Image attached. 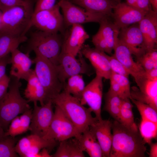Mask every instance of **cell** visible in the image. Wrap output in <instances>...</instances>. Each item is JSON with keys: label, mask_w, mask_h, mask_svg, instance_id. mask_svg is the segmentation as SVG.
Instances as JSON below:
<instances>
[{"label": "cell", "mask_w": 157, "mask_h": 157, "mask_svg": "<svg viewBox=\"0 0 157 157\" xmlns=\"http://www.w3.org/2000/svg\"><path fill=\"white\" fill-rule=\"evenodd\" d=\"M109 157H145L147 147L138 128L127 127L115 120Z\"/></svg>", "instance_id": "obj_1"}, {"label": "cell", "mask_w": 157, "mask_h": 157, "mask_svg": "<svg viewBox=\"0 0 157 157\" xmlns=\"http://www.w3.org/2000/svg\"><path fill=\"white\" fill-rule=\"evenodd\" d=\"M51 101L62 110L80 134L97 120L92 116V111L89 108L85 107L78 99L63 91Z\"/></svg>", "instance_id": "obj_2"}, {"label": "cell", "mask_w": 157, "mask_h": 157, "mask_svg": "<svg viewBox=\"0 0 157 157\" xmlns=\"http://www.w3.org/2000/svg\"><path fill=\"white\" fill-rule=\"evenodd\" d=\"M20 80L11 76L8 91L0 98V123L5 132L12 120L31 108L28 101L20 94Z\"/></svg>", "instance_id": "obj_3"}, {"label": "cell", "mask_w": 157, "mask_h": 157, "mask_svg": "<svg viewBox=\"0 0 157 157\" xmlns=\"http://www.w3.org/2000/svg\"><path fill=\"white\" fill-rule=\"evenodd\" d=\"M27 41L26 53L33 51L57 65L64 41L58 33L38 30L32 33Z\"/></svg>", "instance_id": "obj_4"}, {"label": "cell", "mask_w": 157, "mask_h": 157, "mask_svg": "<svg viewBox=\"0 0 157 157\" xmlns=\"http://www.w3.org/2000/svg\"><path fill=\"white\" fill-rule=\"evenodd\" d=\"M33 60L35 74L44 88L47 102L52 100L63 90L64 84L58 76L56 65L48 59L37 54Z\"/></svg>", "instance_id": "obj_5"}, {"label": "cell", "mask_w": 157, "mask_h": 157, "mask_svg": "<svg viewBox=\"0 0 157 157\" xmlns=\"http://www.w3.org/2000/svg\"><path fill=\"white\" fill-rule=\"evenodd\" d=\"M33 11V5L7 8L3 12V26L1 32L17 35H25L30 28V25Z\"/></svg>", "instance_id": "obj_6"}, {"label": "cell", "mask_w": 157, "mask_h": 157, "mask_svg": "<svg viewBox=\"0 0 157 157\" xmlns=\"http://www.w3.org/2000/svg\"><path fill=\"white\" fill-rule=\"evenodd\" d=\"M58 3L63 12L64 24L67 26L89 22L99 23L104 19L110 16L88 11L76 5L70 0H60Z\"/></svg>", "instance_id": "obj_7"}, {"label": "cell", "mask_w": 157, "mask_h": 157, "mask_svg": "<svg viewBox=\"0 0 157 157\" xmlns=\"http://www.w3.org/2000/svg\"><path fill=\"white\" fill-rule=\"evenodd\" d=\"M76 58L73 55L61 51L56 67L59 79L64 84L70 76L77 74H91L90 67L81 51Z\"/></svg>", "instance_id": "obj_8"}, {"label": "cell", "mask_w": 157, "mask_h": 157, "mask_svg": "<svg viewBox=\"0 0 157 157\" xmlns=\"http://www.w3.org/2000/svg\"><path fill=\"white\" fill-rule=\"evenodd\" d=\"M53 117L45 134L47 139L59 142L76 138L80 134L76 128L62 110L55 106Z\"/></svg>", "instance_id": "obj_9"}, {"label": "cell", "mask_w": 157, "mask_h": 157, "mask_svg": "<svg viewBox=\"0 0 157 157\" xmlns=\"http://www.w3.org/2000/svg\"><path fill=\"white\" fill-rule=\"evenodd\" d=\"M58 3L51 8L33 13L30 25L38 30L51 33H58L62 30L64 24L63 15Z\"/></svg>", "instance_id": "obj_10"}, {"label": "cell", "mask_w": 157, "mask_h": 157, "mask_svg": "<svg viewBox=\"0 0 157 157\" xmlns=\"http://www.w3.org/2000/svg\"><path fill=\"white\" fill-rule=\"evenodd\" d=\"M103 79L101 76L96 74L95 77L85 85L80 100L82 104L89 106L98 120L102 119L101 107L103 97Z\"/></svg>", "instance_id": "obj_11"}, {"label": "cell", "mask_w": 157, "mask_h": 157, "mask_svg": "<svg viewBox=\"0 0 157 157\" xmlns=\"http://www.w3.org/2000/svg\"><path fill=\"white\" fill-rule=\"evenodd\" d=\"M32 117L29 129L31 134L43 137L47 132L53 119L54 112L53 103L49 100L43 105L33 102Z\"/></svg>", "instance_id": "obj_12"}, {"label": "cell", "mask_w": 157, "mask_h": 157, "mask_svg": "<svg viewBox=\"0 0 157 157\" xmlns=\"http://www.w3.org/2000/svg\"><path fill=\"white\" fill-rule=\"evenodd\" d=\"M57 142L31 134L20 139L15 145V149L20 157H39V153L41 150L53 149L56 145Z\"/></svg>", "instance_id": "obj_13"}, {"label": "cell", "mask_w": 157, "mask_h": 157, "mask_svg": "<svg viewBox=\"0 0 157 157\" xmlns=\"http://www.w3.org/2000/svg\"><path fill=\"white\" fill-rule=\"evenodd\" d=\"M113 50V55L126 68L139 86L146 79L145 70L138 62L133 60L129 50L119 38Z\"/></svg>", "instance_id": "obj_14"}, {"label": "cell", "mask_w": 157, "mask_h": 157, "mask_svg": "<svg viewBox=\"0 0 157 157\" xmlns=\"http://www.w3.org/2000/svg\"><path fill=\"white\" fill-rule=\"evenodd\" d=\"M147 13L125 2L117 3L114 6L111 17L115 24L120 29L138 23Z\"/></svg>", "instance_id": "obj_15"}, {"label": "cell", "mask_w": 157, "mask_h": 157, "mask_svg": "<svg viewBox=\"0 0 157 157\" xmlns=\"http://www.w3.org/2000/svg\"><path fill=\"white\" fill-rule=\"evenodd\" d=\"M118 38L136 58L146 51L143 37L138 23L121 28Z\"/></svg>", "instance_id": "obj_16"}, {"label": "cell", "mask_w": 157, "mask_h": 157, "mask_svg": "<svg viewBox=\"0 0 157 157\" xmlns=\"http://www.w3.org/2000/svg\"><path fill=\"white\" fill-rule=\"evenodd\" d=\"M81 52L83 57L89 61L95 70L96 74L109 79L112 71L106 53L88 45H84Z\"/></svg>", "instance_id": "obj_17"}, {"label": "cell", "mask_w": 157, "mask_h": 157, "mask_svg": "<svg viewBox=\"0 0 157 157\" xmlns=\"http://www.w3.org/2000/svg\"><path fill=\"white\" fill-rule=\"evenodd\" d=\"M11 53V76L19 80L24 79L27 81L33 70L31 68L33 64V60L30 58L29 54L24 53L17 49Z\"/></svg>", "instance_id": "obj_18"}, {"label": "cell", "mask_w": 157, "mask_h": 157, "mask_svg": "<svg viewBox=\"0 0 157 157\" xmlns=\"http://www.w3.org/2000/svg\"><path fill=\"white\" fill-rule=\"evenodd\" d=\"M112 123L109 120H97L89 127L98 142L103 157H109L113 135L111 132Z\"/></svg>", "instance_id": "obj_19"}, {"label": "cell", "mask_w": 157, "mask_h": 157, "mask_svg": "<svg viewBox=\"0 0 157 157\" xmlns=\"http://www.w3.org/2000/svg\"><path fill=\"white\" fill-rule=\"evenodd\" d=\"M146 51L156 48L157 44V13H147L138 23Z\"/></svg>", "instance_id": "obj_20"}, {"label": "cell", "mask_w": 157, "mask_h": 157, "mask_svg": "<svg viewBox=\"0 0 157 157\" xmlns=\"http://www.w3.org/2000/svg\"><path fill=\"white\" fill-rule=\"evenodd\" d=\"M131 88V98L147 104L157 111V80L145 79L138 86Z\"/></svg>", "instance_id": "obj_21"}, {"label": "cell", "mask_w": 157, "mask_h": 157, "mask_svg": "<svg viewBox=\"0 0 157 157\" xmlns=\"http://www.w3.org/2000/svg\"><path fill=\"white\" fill-rule=\"evenodd\" d=\"M71 26L69 34L63 41L62 50L76 57L89 36L81 24Z\"/></svg>", "instance_id": "obj_22"}, {"label": "cell", "mask_w": 157, "mask_h": 157, "mask_svg": "<svg viewBox=\"0 0 157 157\" xmlns=\"http://www.w3.org/2000/svg\"><path fill=\"white\" fill-rule=\"evenodd\" d=\"M74 139L81 150L86 152L90 157H103L101 147L89 129Z\"/></svg>", "instance_id": "obj_23"}, {"label": "cell", "mask_w": 157, "mask_h": 157, "mask_svg": "<svg viewBox=\"0 0 157 157\" xmlns=\"http://www.w3.org/2000/svg\"><path fill=\"white\" fill-rule=\"evenodd\" d=\"M27 81V86L24 91L25 97L28 102L39 101L41 105H43L47 102L46 93L34 69Z\"/></svg>", "instance_id": "obj_24"}, {"label": "cell", "mask_w": 157, "mask_h": 157, "mask_svg": "<svg viewBox=\"0 0 157 157\" xmlns=\"http://www.w3.org/2000/svg\"><path fill=\"white\" fill-rule=\"evenodd\" d=\"M111 17H107L99 23V28L96 34L101 36L106 42L112 53L118 39L120 29L113 20H110Z\"/></svg>", "instance_id": "obj_25"}, {"label": "cell", "mask_w": 157, "mask_h": 157, "mask_svg": "<svg viewBox=\"0 0 157 157\" xmlns=\"http://www.w3.org/2000/svg\"><path fill=\"white\" fill-rule=\"evenodd\" d=\"M74 3L94 13H104L110 16L116 3L112 0H71Z\"/></svg>", "instance_id": "obj_26"}, {"label": "cell", "mask_w": 157, "mask_h": 157, "mask_svg": "<svg viewBox=\"0 0 157 157\" xmlns=\"http://www.w3.org/2000/svg\"><path fill=\"white\" fill-rule=\"evenodd\" d=\"M25 35H19L5 32H0V59L17 49L21 44L27 41Z\"/></svg>", "instance_id": "obj_27"}, {"label": "cell", "mask_w": 157, "mask_h": 157, "mask_svg": "<svg viewBox=\"0 0 157 157\" xmlns=\"http://www.w3.org/2000/svg\"><path fill=\"white\" fill-rule=\"evenodd\" d=\"M60 142L53 157H84L85 156L79 149L74 139Z\"/></svg>", "instance_id": "obj_28"}, {"label": "cell", "mask_w": 157, "mask_h": 157, "mask_svg": "<svg viewBox=\"0 0 157 157\" xmlns=\"http://www.w3.org/2000/svg\"><path fill=\"white\" fill-rule=\"evenodd\" d=\"M85 85L82 74L69 77L65 84L63 91L72 95L79 101Z\"/></svg>", "instance_id": "obj_29"}, {"label": "cell", "mask_w": 157, "mask_h": 157, "mask_svg": "<svg viewBox=\"0 0 157 157\" xmlns=\"http://www.w3.org/2000/svg\"><path fill=\"white\" fill-rule=\"evenodd\" d=\"M123 99L108 90L105 94L104 110L118 122Z\"/></svg>", "instance_id": "obj_30"}, {"label": "cell", "mask_w": 157, "mask_h": 157, "mask_svg": "<svg viewBox=\"0 0 157 157\" xmlns=\"http://www.w3.org/2000/svg\"><path fill=\"white\" fill-rule=\"evenodd\" d=\"M133 106L129 98L123 99L120 110L119 122L131 128L137 129L132 110Z\"/></svg>", "instance_id": "obj_31"}, {"label": "cell", "mask_w": 157, "mask_h": 157, "mask_svg": "<svg viewBox=\"0 0 157 157\" xmlns=\"http://www.w3.org/2000/svg\"><path fill=\"white\" fill-rule=\"evenodd\" d=\"M139 129L140 134L145 143L150 144L152 140L157 138V124L141 119Z\"/></svg>", "instance_id": "obj_32"}, {"label": "cell", "mask_w": 157, "mask_h": 157, "mask_svg": "<svg viewBox=\"0 0 157 157\" xmlns=\"http://www.w3.org/2000/svg\"><path fill=\"white\" fill-rule=\"evenodd\" d=\"M138 62L145 71L157 68V51L155 49L146 51L140 56L136 58Z\"/></svg>", "instance_id": "obj_33"}, {"label": "cell", "mask_w": 157, "mask_h": 157, "mask_svg": "<svg viewBox=\"0 0 157 157\" xmlns=\"http://www.w3.org/2000/svg\"><path fill=\"white\" fill-rule=\"evenodd\" d=\"M130 100L136 106L141 119L157 124V111L147 104L133 99Z\"/></svg>", "instance_id": "obj_34"}, {"label": "cell", "mask_w": 157, "mask_h": 157, "mask_svg": "<svg viewBox=\"0 0 157 157\" xmlns=\"http://www.w3.org/2000/svg\"><path fill=\"white\" fill-rule=\"evenodd\" d=\"M16 140L14 137H6L0 141V157H15L18 155L15 147Z\"/></svg>", "instance_id": "obj_35"}, {"label": "cell", "mask_w": 157, "mask_h": 157, "mask_svg": "<svg viewBox=\"0 0 157 157\" xmlns=\"http://www.w3.org/2000/svg\"><path fill=\"white\" fill-rule=\"evenodd\" d=\"M110 78L118 83L121 88L126 98L130 99L131 88L128 77L112 72Z\"/></svg>", "instance_id": "obj_36"}, {"label": "cell", "mask_w": 157, "mask_h": 157, "mask_svg": "<svg viewBox=\"0 0 157 157\" xmlns=\"http://www.w3.org/2000/svg\"><path fill=\"white\" fill-rule=\"evenodd\" d=\"M107 57L112 72L128 77H129L130 75L129 71L113 54L111 56L107 55Z\"/></svg>", "instance_id": "obj_37"}, {"label": "cell", "mask_w": 157, "mask_h": 157, "mask_svg": "<svg viewBox=\"0 0 157 157\" xmlns=\"http://www.w3.org/2000/svg\"><path fill=\"white\" fill-rule=\"evenodd\" d=\"M32 110L31 108L28 109L19 116L20 124V134L25 133L29 130L31 121Z\"/></svg>", "instance_id": "obj_38"}, {"label": "cell", "mask_w": 157, "mask_h": 157, "mask_svg": "<svg viewBox=\"0 0 157 157\" xmlns=\"http://www.w3.org/2000/svg\"><path fill=\"white\" fill-rule=\"evenodd\" d=\"M20 128L19 116H17L11 122L7 130L5 132V137L10 136L14 137L20 135Z\"/></svg>", "instance_id": "obj_39"}, {"label": "cell", "mask_w": 157, "mask_h": 157, "mask_svg": "<svg viewBox=\"0 0 157 157\" xmlns=\"http://www.w3.org/2000/svg\"><path fill=\"white\" fill-rule=\"evenodd\" d=\"M0 3L7 8L17 6H28L33 5L32 0H0Z\"/></svg>", "instance_id": "obj_40"}, {"label": "cell", "mask_w": 157, "mask_h": 157, "mask_svg": "<svg viewBox=\"0 0 157 157\" xmlns=\"http://www.w3.org/2000/svg\"><path fill=\"white\" fill-rule=\"evenodd\" d=\"M56 0H37L33 13L48 9L56 4Z\"/></svg>", "instance_id": "obj_41"}, {"label": "cell", "mask_w": 157, "mask_h": 157, "mask_svg": "<svg viewBox=\"0 0 157 157\" xmlns=\"http://www.w3.org/2000/svg\"><path fill=\"white\" fill-rule=\"evenodd\" d=\"M109 80L110 86L108 91L118 95L122 99L126 98L125 97L121 88L118 83L111 78Z\"/></svg>", "instance_id": "obj_42"}, {"label": "cell", "mask_w": 157, "mask_h": 157, "mask_svg": "<svg viewBox=\"0 0 157 157\" xmlns=\"http://www.w3.org/2000/svg\"><path fill=\"white\" fill-rule=\"evenodd\" d=\"M10 63V56L8 54L0 59V81L6 74V67Z\"/></svg>", "instance_id": "obj_43"}, {"label": "cell", "mask_w": 157, "mask_h": 157, "mask_svg": "<svg viewBox=\"0 0 157 157\" xmlns=\"http://www.w3.org/2000/svg\"><path fill=\"white\" fill-rule=\"evenodd\" d=\"M10 81V78L6 74L0 81V98L7 91Z\"/></svg>", "instance_id": "obj_44"}, {"label": "cell", "mask_w": 157, "mask_h": 157, "mask_svg": "<svg viewBox=\"0 0 157 157\" xmlns=\"http://www.w3.org/2000/svg\"><path fill=\"white\" fill-rule=\"evenodd\" d=\"M136 7L146 13L153 10L149 0H137Z\"/></svg>", "instance_id": "obj_45"}, {"label": "cell", "mask_w": 157, "mask_h": 157, "mask_svg": "<svg viewBox=\"0 0 157 157\" xmlns=\"http://www.w3.org/2000/svg\"><path fill=\"white\" fill-rule=\"evenodd\" d=\"M145 77L148 80H157V68H153L145 71Z\"/></svg>", "instance_id": "obj_46"}, {"label": "cell", "mask_w": 157, "mask_h": 157, "mask_svg": "<svg viewBox=\"0 0 157 157\" xmlns=\"http://www.w3.org/2000/svg\"><path fill=\"white\" fill-rule=\"evenodd\" d=\"M150 145V150L149 153V157H157V143H151Z\"/></svg>", "instance_id": "obj_47"}, {"label": "cell", "mask_w": 157, "mask_h": 157, "mask_svg": "<svg viewBox=\"0 0 157 157\" xmlns=\"http://www.w3.org/2000/svg\"><path fill=\"white\" fill-rule=\"evenodd\" d=\"M153 10L157 13V0H149Z\"/></svg>", "instance_id": "obj_48"}, {"label": "cell", "mask_w": 157, "mask_h": 157, "mask_svg": "<svg viewBox=\"0 0 157 157\" xmlns=\"http://www.w3.org/2000/svg\"><path fill=\"white\" fill-rule=\"evenodd\" d=\"M125 2L129 5L134 7H136L137 0H126Z\"/></svg>", "instance_id": "obj_49"}, {"label": "cell", "mask_w": 157, "mask_h": 157, "mask_svg": "<svg viewBox=\"0 0 157 157\" xmlns=\"http://www.w3.org/2000/svg\"><path fill=\"white\" fill-rule=\"evenodd\" d=\"M5 131L0 123V141L3 140L6 137L5 136Z\"/></svg>", "instance_id": "obj_50"}, {"label": "cell", "mask_w": 157, "mask_h": 157, "mask_svg": "<svg viewBox=\"0 0 157 157\" xmlns=\"http://www.w3.org/2000/svg\"><path fill=\"white\" fill-rule=\"evenodd\" d=\"M2 14L3 12L0 9V32L2 31L3 26Z\"/></svg>", "instance_id": "obj_51"}, {"label": "cell", "mask_w": 157, "mask_h": 157, "mask_svg": "<svg viewBox=\"0 0 157 157\" xmlns=\"http://www.w3.org/2000/svg\"><path fill=\"white\" fill-rule=\"evenodd\" d=\"M7 8L5 7L4 6H3L2 4H1L0 3V9L3 12Z\"/></svg>", "instance_id": "obj_52"}, {"label": "cell", "mask_w": 157, "mask_h": 157, "mask_svg": "<svg viewBox=\"0 0 157 157\" xmlns=\"http://www.w3.org/2000/svg\"><path fill=\"white\" fill-rule=\"evenodd\" d=\"M113 1H114L116 3H119L121 2V0H112Z\"/></svg>", "instance_id": "obj_53"}]
</instances>
